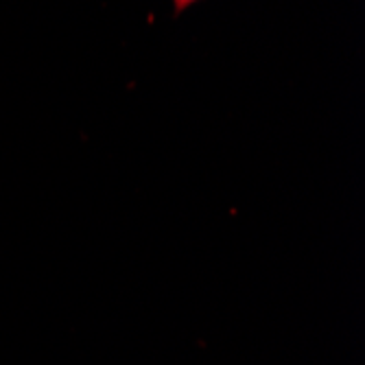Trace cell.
Here are the masks:
<instances>
[{
  "label": "cell",
  "mask_w": 365,
  "mask_h": 365,
  "mask_svg": "<svg viewBox=\"0 0 365 365\" xmlns=\"http://www.w3.org/2000/svg\"><path fill=\"white\" fill-rule=\"evenodd\" d=\"M192 3H197V0H173V7H175V11L178 14H182L184 9H188Z\"/></svg>",
  "instance_id": "cell-1"
}]
</instances>
